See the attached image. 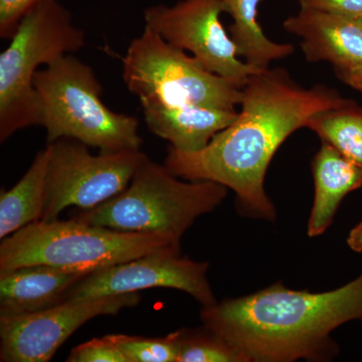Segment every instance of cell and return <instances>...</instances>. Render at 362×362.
Here are the masks:
<instances>
[{"mask_svg":"<svg viewBox=\"0 0 362 362\" xmlns=\"http://www.w3.org/2000/svg\"><path fill=\"white\" fill-rule=\"evenodd\" d=\"M335 90L305 89L282 69L250 76L243 87L240 112L204 149L181 152L169 147L164 165L185 180H209L230 188L240 213L275 221L266 194L267 169L283 142L306 127L311 117L349 103Z\"/></svg>","mask_w":362,"mask_h":362,"instance_id":"1","label":"cell"},{"mask_svg":"<svg viewBox=\"0 0 362 362\" xmlns=\"http://www.w3.org/2000/svg\"><path fill=\"white\" fill-rule=\"evenodd\" d=\"M204 328L240 351L247 362L324 361L337 356L330 333L362 321V274L323 293L295 291L281 283L249 296L204 307Z\"/></svg>","mask_w":362,"mask_h":362,"instance_id":"2","label":"cell"},{"mask_svg":"<svg viewBox=\"0 0 362 362\" xmlns=\"http://www.w3.org/2000/svg\"><path fill=\"white\" fill-rule=\"evenodd\" d=\"M178 178L147 158L121 194L74 218L118 232L162 235L180 250L185 232L202 214L221 206L228 187Z\"/></svg>","mask_w":362,"mask_h":362,"instance_id":"3","label":"cell"},{"mask_svg":"<svg viewBox=\"0 0 362 362\" xmlns=\"http://www.w3.org/2000/svg\"><path fill=\"white\" fill-rule=\"evenodd\" d=\"M0 54V141L16 131L42 126L44 114L33 78L40 66L86 44L84 30L58 0H40L23 16Z\"/></svg>","mask_w":362,"mask_h":362,"instance_id":"4","label":"cell"},{"mask_svg":"<svg viewBox=\"0 0 362 362\" xmlns=\"http://www.w3.org/2000/svg\"><path fill=\"white\" fill-rule=\"evenodd\" d=\"M33 86L49 144L69 138L101 152L141 150L138 119L109 109L102 101V86L94 71L73 54L37 71Z\"/></svg>","mask_w":362,"mask_h":362,"instance_id":"5","label":"cell"},{"mask_svg":"<svg viewBox=\"0 0 362 362\" xmlns=\"http://www.w3.org/2000/svg\"><path fill=\"white\" fill-rule=\"evenodd\" d=\"M170 240L154 233H124L70 221H39L2 240L0 270L45 265L92 272L160 250Z\"/></svg>","mask_w":362,"mask_h":362,"instance_id":"6","label":"cell"},{"mask_svg":"<svg viewBox=\"0 0 362 362\" xmlns=\"http://www.w3.org/2000/svg\"><path fill=\"white\" fill-rule=\"evenodd\" d=\"M122 69L126 87L140 101L225 110L242 102L244 86L206 70L146 26L128 47Z\"/></svg>","mask_w":362,"mask_h":362,"instance_id":"7","label":"cell"},{"mask_svg":"<svg viewBox=\"0 0 362 362\" xmlns=\"http://www.w3.org/2000/svg\"><path fill=\"white\" fill-rule=\"evenodd\" d=\"M45 206L40 221L58 220L66 207L95 209L127 188L148 157L141 150L101 152L93 156L87 145L62 138L49 143Z\"/></svg>","mask_w":362,"mask_h":362,"instance_id":"8","label":"cell"},{"mask_svg":"<svg viewBox=\"0 0 362 362\" xmlns=\"http://www.w3.org/2000/svg\"><path fill=\"white\" fill-rule=\"evenodd\" d=\"M223 13L221 0H180L173 6L145 9V26L173 47L192 52L206 70L244 86L250 76L263 70L239 59L221 23Z\"/></svg>","mask_w":362,"mask_h":362,"instance_id":"9","label":"cell"},{"mask_svg":"<svg viewBox=\"0 0 362 362\" xmlns=\"http://www.w3.org/2000/svg\"><path fill=\"white\" fill-rule=\"evenodd\" d=\"M139 293L68 300L45 310L0 316V361L47 362L66 340L98 316L116 315L139 303Z\"/></svg>","mask_w":362,"mask_h":362,"instance_id":"10","label":"cell"},{"mask_svg":"<svg viewBox=\"0 0 362 362\" xmlns=\"http://www.w3.org/2000/svg\"><path fill=\"white\" fill-rule=\"evenodd\" d=\"M209 264L180 256L168 247L92 272L66 293L63 301L93 299L169 288L189 294L204 307L216 303L207 280Z\"/></svg>","mask_w":362,"mask_h":362,"instance_id":"11","label":"cell"},{"mask_svg":"<svg viewBox=\"0 0 362 362\" xmlns=\"http://www.w3.org/2000/svg\"><path fill=\"white\" fill-rule=\"evenodd\" d=\"M301 39L309 62H329L335 70L362 66V16L301 8L283 23Z\"/></svg>","mask_w":362,"mask_h":362,"instance_id":"12","label":"cell"},{"mask_svg":"<svg viewBox=\"0 0 362 362\" xmlns=\"http://www.w3.org/2000/svg\"><path fill=\"white\" fill-rule=\"evenodd\" d=\"M145 123L153 134L181 152L204 149L214 136L237 119L238 112L197 105L140 101Z\"/></svg>","mask_w":362,"mask_h":362,"instance_id":"13","label":"cell"},{"mask_svg":"<svg viewBox=\"0 0 362 362\" xmlns=\"http://www.w3.org/2000/svg\"><path fill=\"white\" fill-rule=\"evenodd\" d=\"M89 272L35 265L0 270V316L35 313L63 302Z\"/></svg>","mask_w":362,"mask_h":362,"instance_id":"14","label":"cell"},{"mask_svg":"<svg viewBox=\"0 0 362 362\" xmlns=\"http://www.w3.org/2000/svg\"><path fill=\"white\" fill-rule=\"evenodd\" d=\"M312 173L315 199L308 221V235L314 238L329 228L343 199L362 187V169L329 143L322 141L312 161Z\"/></svg>","mask_w":362,"mask_h":362,"instance_id":"15","label":"cell"},{"mask_svg":"<svg viewBox=\"0 0 362 362\" xmlns=\"http://www.w3.org/2000/svg\"><path fill=\"white\" fill-rule=\"evenodd\" d=\"M49 145L40 150L21 180L0 194V239L18 232L42 218L45 176L49 160Z\"/></svg>","mask_w":362,"mask_h":362,"instance_id":"16","label":"cell"},{"mask_svg":"<svg viewBox=\"0 0 362 362\" xmlns=\"http://www.w3.org/2000/svg\"><path fill=\"white\" fill-rule=\"evenodd\" d=\"M262 0H221L225 13L233 23L228 32L237 47L238 56L256 68L266 70L273 61L290 56L291 45L277 44L266 37L258 23V7Z\"/></svg>","mask_w":362,"mask_h":362,"instance_id":"17","label":"cell"},{"mask_svg":"<svg viewBox=\"0 0 362 362\" xmlns=\"http://www.w3.org/2000/svg\"><path fill=\"white\" fill-rule=\"evenodd\" d=\"M306 127L362 169V107L349 101L319 112L309 119Z\"/></svg>","mask_w":362,"mask_h":362,"instance_id":"18","label":"cell"},{"mask_svg":"<svg viewBox=\"0 0 362 362\" xmlns=\"http://www.w3.org/2000/svg\"><path fill=\"white\" fill-rule=\"evenodd\" d=\"M177 362H247L235 347L204 328L180 330Z\"/></svg>","mask_w":362,"mask_h":362,"instance_id":"19","label":"cell"},{"mask_svg":"<svg viewBox=\"0 0 362 362\" xmlns=\"http://www.w3.org/2000/svg\"><path fill=\"white\" fill-rule=\"evenodd\" d=\"M112 342L122 351L128 362H177L180 330L161 338L109 334Z\"/></svg>","mask_w":362,"mask_h":362,"instance_id":"20","label":"cell"},{"mask_svg":"<svg viewBox=\"0 0 362 362\" xmlns=\"http://www.w3.org/2000/svg\"><path fill=\"white\" fill-rule=\"evenodd\" d=\"M68 362H128L108 335L94 338L71 350Z\"/></svg>","mask_w":362,"mask_h":362,"instance_id":"21","label":"cell"},{"mask_svg":"<svg viewBox=\"0 0 362 362\" xmlns=\"http://www.w3.org/2000/svg\"><path fill=\"white\" fill-rule=\"evenodd\" d=\"M40 0H0V37H13L23 16Z\"/></svg>","mask_w":362,"mask_h":362,"instance_id":"22","label":"cell"},{"mask_svg":"<svg viewBox=\"0 0 362 362\" xmlns=\"http://www.w3.org/2000/svg\"><path fill=\"white\" fill-rule=\"evenodd\" d=\"M301 8L349 16H362V0H298Z\"/></svg>","mask_w":362,"mask_h":362,"instance_id":"23","label":"cell"},{"mask_svg":"<svg viewBox=\"0 0 362 362\" xmlns=\"http://www.w3.org/2000/svg\"><path fill=\"white\" fill-rule=\"evenodd\" d=\"M335 74L345 84L362 93V66L350 70H335Z\"/></svg>","mask_w":362,"mask_h":362,"instance_id":"24","label":"cell"},{"mask_svg":"<svg viewBox=\"0 0 362 362\" xmlns=\"http://www.w3.org/2000/svg\"><path fill=\"white\" fill-rule=\"evenodd\" d=\"M347 245L352 251L362 252V221L350 230Z\"/></svg>","mask_w":362,"mask_h":362,"instance_id":"25","label":"cell"}]
</instances>
